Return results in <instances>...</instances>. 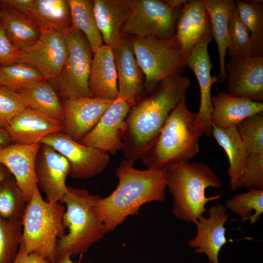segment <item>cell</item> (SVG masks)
I'll use <instances>...</instances> for the list:
<instances>
[{
	"instance_id": "f6af8a7d",
	"label": "cell",
	"mask_w": 263,
	"mask_h": 263,
	"mask_svg": "<svg viewBox=\"0 0 263 263\" xmlns=\"http://www.w3.org/2000/svg\"><path fill=\"white\" fill-rule=\"evenodd\" d=\"M167 3L173 9L183 8L188 0H166Z\"/></svg>"
},
{
	"instance_id": "74e56055",
	"label": "cell",
	"mask_w": 263,
	"mask_h": 263,
	"mask_svg": "<svg viewBox=\"0 0 263 263\" xmlns=\"http://www.w3.org/2000/svg\"><path fill=\"white\" fill-rule=\"evenodd\" d=\"M26 108L17 91L0 86V127L5 129L14 117Z\"/></svg>"
},
{
	"instance_id": "4fadbf2b",
	"label": "cell",
	"mask_w": 263,
	"mask_h": 263,
	"mask_svg": "<svg viewBox=\"0 0 263 263\" xmlns=\"http://www.w3.org/2000/svg\"><path fill=\"white\" fill-rule=\"evenodd\" d=\"M67 160L50 146L41 143L35 163L38 186L46 194L50 203L62 201L67 192L66 179L69 175Z\"/></svg>"
},
{
	"instance_id": "7a4b0ae2",
	"label": "cell",
	"mask_w": 263,
	"mask_h": 263,
	"mask_svg": "<svg viewBox=\"0 0 263 263\" xmlns=\"http://www.w3.org/2000/svg\"><path fill=\"white\" fill-rule=\"evenodd\" d=\"M133 164L126 159L121 162L115 172L118 179L116 188L107 197H101L95 204V212L107 233L114 230L128 216L138 214L144 204L163 202L166 198V170H140Z\"/></svg>"
},
{
	"instance_id": "9c48e42d",
	"label": "cell",
	"mask_w": 263,
	"mask_h": 263,
	"mask_svg": "<svg viewBox=\"0 0 263 263\" xmlns=\"http://www.w3.org/2000/svg\"><path fill=\"white\" fill-rule=\"evenodd\" d=\"M182 8L173 9L166 0H133L132 12L122 27V34L171 39Z\"/></svg>"
},
{
	"instance_id": "603a6c76",
	"label": "cell",
	"mask_w": 263,
	"mask_h": 263,
	"mask_svg": "<svg viewBox=\"0 0 263 263\" xmlns=\"http://www.w3.org/2000/svg\"><path fill=\"white\" fill-rule=\"evenodd\" d=\"M94 14L104 44L114 47L132 12L133 0H93Z\"/></svg>"
},
{
	"instance_id": "ab89813d",
	"label": "cell",
	"mask_w": 263,
	"mask_h": 263,
	"mask_svg": "<svg viewBox=\"0 0 263 263\" xmlns=\"http://www.w3.org/2000/svg\"><path fill=\"white\" fill-rule=\"evenodd\" d=\"M19 53L8 39L0 21V66L16 63Z\"/></svg>"
},
{
	"instance_id": "7dc6e473",
	"label": "cell",
	"mask_w": 263,
	"mask_h": 263,
	"mask_svg": "<svg viewBox=\"0 0 263 263\" xmlns=\"http://www.w3.org/2000/svg\"><path fill=\"white\" fill-rule=\"evenodd\" d=\"M0 86H4V80L1 76L0 75Z\"/></svg>"
},
{
	"instance_id": "7bdbcfd3",
	"label": "cell",
	"mask_w": 263,
	"mask_h": 263,
	"mask_svg": "<svg viewBox=\"0 0 263 263\" xmlns=\"http://www.w3.org/2000/svg\"><path fill=\"white\" fill-rule=\"evenodd\" d=\"M13 181L15 180L11 172L6 167L0 164V186Z\"/></svg>"
},
{
	"instance_id": "d6a6232c",
	"label": "cell",
	"mask_w": 263,
	"mask_h": 263,
	"mask_svg": "<svg viewBox=\"0 0 263 263\" xmlns=\"http://www.w3.org/2000/svg\"><path fill=\"white\" fill-rule=\"evenodd\" d=\"M227 50L233 60L253 56L250 32L241 21L235 7L229 22Z\"/></svg>"
},
{
	"instance_id": "8fae6325",
	"label": "cell",
	"mask_w": 263,
	"mask_h": 263,
	"mask_svg": "<svg viewBox=\"0 0 263 263\" xmlns=\"http://www.w3.org/2000/svg\"><path fill=\"white\" fill-rule=\"evenodd\" d=\"M68 54L66 35L53 30L46 31L41 32L33 45L19 51L16 63L30 65L39 71L46 80H56Z\"/></svg>"
},
{
	"instance_id": "6da1fadb",
	"label": "cell",
	"mask_w": 263,
	"mask_h": 263,
	"mask_svg": "<svg viewBox=\"0 0 263 263\" xmlns=\"http://www.w3.org/2000/svg\"><path fill=\"white\" fill-rule=\"evenodd\" d=\"M190 85L189 78L181 74L167 77L131 108L122 136V151L126 160L134 163L148 153Z\"/></svg>"
},
{
	"instance_id": "4dcf8cb0",
	"label": "cell",
	"mask_w": 263,
	"mask_h": 263,
	"mask_svg": "<svg viewBox=\"0 0 263 263\" xmlns=\"http://www.w3.org/2000/svg\"><path fill=\"white\" fill-rule=\"evenodd\" d=\"M67 0L74 27L85 36L94 54L104 43L95 19L93 0Z\"/></svg>"
},
{
	"instance_id": "cb8c5ba5",
	"label": "cell",
	"mask_w": 263,
	"mask_h": 263,
	"mask_svg": "<svg viewBox=\"0 0 263 263\" xmlns=\"http://www.w3.org/2000/svg\"><path fill=\"white\" fill-rule=\"evenodd\" d=\"M211 124L223 128L237 126L253 115L263 112V103L234 96L225 91L211 97Z\"/></svg>"
},
{
	"instance_id": "52a82bcc",
	"label": "cell",
	"mask_w": 263,
	"mask_h": 263,
	"mask_svg": "<svg viewBox=\"0 0 263 263\" xmlns=\"http://www.w3.org/2000/svg\"><path fill=\"white\" fill-rule=\"evenodd\" d=\"M129 37L145 76L144 94L153 91L163 79L181 74L187 67V57L174 38L163 40L153 37Z\"/></svg>"
},
{
	"instance_id": "f1b7e54d",
	"label": "cell",
	"mask_w": 263,
	"mask_h": 263,
	"mask_svg": "<svg viewBox=\"0 0 263 263\" xmlns=\"http://www.w3.org/2000/svg\"><path fill=\"white\" fill-rule=\"evenodd\" d=\"M17 92L27 108L52 119L63 122L61 101L48 80L44 79Z\"/></svg>"
},
{
	"instance_id": "ba28073f",
	"label": "cell",
	"mask_w": 263,
	"mask_h": 263,
	"mask_svg": "<svg viewBox=\"0 0 263 263\" xmlns=\"http://www.w3.org/2000/svg\"><path fill=\"white\" fill-rule=\"evenodd\" d=\"M68 54L56 81L62 101L92 97L89 78L94 53L85 36L75 27L66 35Z\"/></svg>"
},
{
	"instance_id": "bcb514c9",
	"label": "cell",
	"mask_w": 263,
	"mask_h": 263,
	"mask_svg": "<svg viewBox=\"0 0 263 263\" xmlns=\"http://www.w3.org/2000/svg\"><path fill=\"white\" fill-rule=\"evenodd\" d=\"M53 263H80V261L78 263L74 262L71 260L70 256L63 255L57 257Z\"/></svg>"
},
{
	"instance_id": "8992f818",
	"label": "cell",
	"mask_w": 263,
	"mask_h": 263,
	"mask_svg": "<svg viewBox=\"0 0 263 263\" xmlns=\"http://www.w3.org/2000/svg\"><path fill=\"white\" fill-rule=\"evenodd\" d=\"M65 207L59 203L48 202L38 186L27 202L21 220L19 245L27 254L35 253L53 263L56 257L58 240L65 234Z\"/></svg>"
},
{
	"instance_id": "3957f363",
	"label": "cell",
	"mask_w": 263,
	"mask_h": 263,
	"mask_svg": "<svg viewBox=\"0 0 263 263\" xmlns=\"http://www.w3.org/2000/svg\"><path fill=\"white\" fill-rule=\"evenodd\" d=\"M166 170L167 187L172 195V212L179 220L195 224L206 212L207 202L220 198L221 194L207 197L206 189L220 188L221 179L213 169L203 162L180 163Z\"/></svg>"
},
{
	"instance_id": "60d3db41",
	"label": "cell",
	"mask_w": 263,
	"mask_h": 263,
	"mask_svg": "<svg viewBox=\"0 0 263 263\" xmlns=\"http://www.w3.org/2000/svg\"><path fill=\"white\" fill-rule=\"evenodd\" d=\"M34 0H0V5L28 15Z\"/></svg>"
},
{
	"instance_id": "7c38bea8",
	"label": "cell",
	"mask_w": 263,
	"mask_h": 263,
	"mask_svg": "<svg viewBox=\"0 0 263 263\" xmlns=\"http://www.w3.org/2000/svg\"><path fill=\"white\" fill-rule=\"evenodd\" d=\"M212 41L211 35L203 37L193 46L186 61L187 67L194 73L197 79L200 93V104L196 113L195 126L207 136L212 135V132L211 87L219 80L218 77L211 74L213 64L208 52V46Z\"/></svg>"
},
{
	"instance_id": "44dd1931",
	"label": "cell",
	"mask_w": 263,
	"mask_h": 263,
	"mask_svg": "<svg viewBox=\"0 0 263 263\" xmlns=\"http://www.w3.org/2000/svg\"><path fill=\"white\" fill-rule=\"evenodd\" d=\"M211 35L210 19L203 0H188L178 19L174 38L187 57L195 44Z\"/></svg>"
},
{
	"instance_id": "484cf974",
	"label": "cell",
	"mask_w": 263,
	"mask_h": 263,
	"mask_svg": "<svg viewBox=\"0 0 263 263\" xmlns=\"http://www.w3.org/2000/svg\"><path fill=\"white\" fill-rule=\"evenodd\" d=\"M28 16L41 32L66 35L74 28L67 0H34Z\"/></svg>"
},
{
	"instance_id": "2e32d148",
	"label": "cell",
	"mask_w": 263,
	"mask_h": 263,
	"mask_svg": "<svg viewBox=\"0 0 263 263\" xmlns=\"http://www.w3.org/2000/svg\"><path fill=\"white\" fill-rule=\"evenodd\" d=\"M112 49L117 75L118 96L127 100L131 108L144 94L145 76L135 56L129 35L122 34Z\"/></svg>"
},
{
	"instance_id": "f35d334b",
	"label": "cell",
	"mask_w": 263,
	"mask_h": 263,
	"mask_svg": "<svg viewBox=\"0 0 263 263\" xmlns=\"http://www.w3.org/2000/svg\"><path fill=\"white\" fill-rule=\"evenodd\" d=\"M243 188L263 189V153L249 154L238 182L237 189Z\"/></svg>"
},
{
	"instance_id": "4316f807",
	"label": "cell",
	"mask_w": 263,
	"mask_h": 263,
	"mask_svg": "<svg viewBox=\"0 0 263 263\" xmlns=\"http://www.w3.org/2000/svg\"><path fill=\"white\" fill-rule=\"evenodd\" d=\"M203 1L210 19L211 36L217 46L220 64L219 80L224 82L226 78L225 57L228 47V25L235 7V0H203Z\"/></svg>"
},
{
	"instance_id": "5b68a950",
	"label": "cell",
	"mask_w": 263,
	"mask_h": 263,
	"mask_svg": "<svg viewBox=\"0 0 263 263\" xmlns=\"http://www.w3.org/2000/svg\"><path fill=\"white\" fill-rule=\"evenodd\" d=\"M67 188L62 201L66 206L63 219L69 232L57 241L56 258L63 255L71 257L82 256L107 233L95 210L96 202L101 196L83 189L70 187Z\"/></svg>"
},
{
	"instance_id": "9a60e30c",
	"label": "cell",
	"mask_w": 263,
	"mask_h": 263,
	"mask_svg": "<svg viewBox=\"0 0 263 263\" xmlns=\"http://www.w3.org/2000/svg\"><path fill=\"white\" fill-rule=\"evenodd\" d=\"M113 102L89 97L61 101L64 113L62 132L79 142L95 127Z\"/></svg>"
},
{
	"instance_id": "5bb4252c",
	"label": "cell",
	"mask_w": 263,
	"mask_h": 263,
	"mask_svg": "<svg viewBox=\"0 0 263 263\" xmlns=\"http://www.w3.org/2000/svg\"><path fill=\"white\" fill-rule=\"evenodd\" d=\"M130 109L128 101L118 96L95 127L79 143L109 154L122 151L125 121Z\"/></svg>"
},
{
	"instance_id": "ffe728a7",
	"label": "cell",
	"mask_w": 263,
	"mask_h": 263,
	"mask_svg": "<svg viewBox=\"0 0 263 263\" xmlns=\"http://www.w3.org/2000/svg\"><path fill=\"white\" fill-rule=\"evenodd\" d=\"M63 128V122L26 108L14 117L5 129L12 143L31 145L40 143L47 136L61 132Z\"/></svg>"
},
{
	"instance_id": "d590c367",
	"label": "cell",
	"mask_w": 263,
	"mask_h": 263,
	"mask_svg": "<svg viewBox=\"0 0 263 263\" xmlns=\"http://www.w3.org/2000/svg\"><path fill=\"white\" fill-rule=\"evenodd\" d=\"M22 233L21 222L0 216V263H12L19 248Z\"/></svg>"
},
{
	"instance_id": "1f68e13d",
	"label": "cell",
	"mask_w": 263,
	"mask_h": 263,
	"mask_svg": "<svg viewBox=\"0 0 263 263\" xmlns=\"http://www.w3.org/2000/svg\"><path fill=\"white\" fill-rule=\"evenodd\" d=\"M225 207L241 220H250V225L254 224L263 213V189L248 188L247 192L228 199Z\"/></svg>"
},
{
	"instance_id": "d4e9b609",
	"label": "cell",
	"mask_w": 263,
	"mask_h": 263,
	"mask_svg": "<svg viewBox=\"0 0 263 263\" xmlns=\"http://www.w3.org/2000/svg\"><path fill=\"white\" fill-rule=\"evenodd\" d=\"M212 135L226 153L229 166V188L237 189L239 179L244 170L249 155L236 126L223 128L212 124Z\"/></svg>"
},
{
	"instance_id": "f546056e",
	"label": "cell",
	"mask_w": 263,
	"mask_h": 263,
	"mask_svg": "<svg viewBox=\"0 0 263 263\" xmlns=\"http://www.w3.org/2000/svg\"><path fill=\"white\" fill-rule=\"evenodd\" d=\"M239 18L250 34L253 56L263 57V1L236 0Z\"/></svg>"
},
{
	"instance_id": "836d02e7",
	"label": "cell",
	"mask_w": 263,
	"mask_h": 263,
	"mask_svg": "<svg viewBox=\"0 0 263 263\" xmlns=\"http://www.w3.org/2000/svg\"><path fill=\"white\" fill-rule=\"evenodd\" d=\"M0 75L4 80L3 86L17 92L45 79L35 67L20 62L0 66Z\"/></svg>"
},
{
	"instance_id": "b9f144b4",
	"label": "cell",
	"mask_w": 263,
	"mask_h": 263,
	"mask_svg": "<svg viewBox=\"0 0 263 263\" xmlns=\"http://www.w3.org/2000/svg\"><path fill=\"white\" fill-rule=\"evenodd\" d=\"M12 263H50L35 253L27 254L22 246L19 245L18 251Z\"/></svg>"
},
{
	"instance_id": "83f0119b",
	"label": "cell",
	"mask_w": 263,
	"mask_h": 263,
	"mask_svg": "<svg viewBox=\"0 0 263 263\" xmlns=\"http://www.w3.org/2000/svg\"><path fill=\"white\" fill-rule=\"evenodd\" d=\"M0 21L13 46L21 51L31 46L41 32L29 17L0 5Z\"/></svg>"
},
{
	"instance_id": "8d00e7d4",
	"label": "cell",
	"mask_w": 263,
	"mask_h": 263,
	"mask_svg": "<svg viewBox=\"0 0 263 263\" xmlns=\"http://www.w3.org/2000/svg\"><path fill=\"white\" fill-rule=\"evenodd\" d=\"M236 126L249 153H263V112L246 118Z\"/></svg>"
},
{
	"instance_id": "e575fe53",
	"label": "cell",
	"mask_w": 263,
	"mask_h": 263,
	"mask_svg": "<svg viewBox=\"0 0 263 263\" xmlns=\"http://www.w3.org/2000/svg\"><path fill=\"white\" fill-rule=\"evenodd\" d=\"M27 202L15 181L0 186V216L21 222Z\"/></svg>"
},
{
	"instance_id": "277c9868",
	"label": "cell",
	"mask_w": 263,
	"mask_h": 263,
	"mask_svg": "<svg viewBox=\"0 0 263 263\" xmlns=\"http://www.w3.org/2000/svg\"><path fill=\"white\" fill-rule=\"evenodd\" d=\"M196 113L190 111L185 97L169 114L160 135L142 159L147 169H166L189 161L199 151V141L204 134L195 126Z\"/></svg>"
},
{
	"instance_id": "d6986e66",
	"label": "cell",
	"mask_w": 263,
	"mask_h": 263,
	"mask_svg": "<svg viewBox=\"0 0 263 263\" xmlns=\"http://www.w3.org/2000/svg\"><path fill=\"white\" fill-rule=\"evenodd\" d=\"M41 143L31 145L11 143L0 148V164L6 167L28 202L37 185L35 163Z\"/></svg>"
},
{
	"instance_id": "30bf717a",
	"label": "cell",
	"mask_w": 263,
	"mask_h": 263,
	"mask_svg": "<svg viewBox=\"0 0 263 263\" xmlns=\"http://www.w3.org/2000/svg\"><path fill=\"white\" fill-rule=\"evenodd\" d=\"M40 143L50 146L67 160L69 175L75 179L94 177L104 170L110 160L109 153L76 142L62 132L47 136Z\"/></svg>"
},
{
	"instance_id": "7402d4cb",
	"label": "cell",
	"mask_w": 263,
	"mask_h": 263,
	"mask_svg": "<svg viewBox=\"0 0 263 263\" xmlns=\"http://www.w3.org/2000/svg\"><path fill=\"white\" fill-rule=\"evenodd\" d=\"M89 86L92 97L108 101L117 98V75L111 46L103 44L94 53Z\"/></svg>"
},
{
	"instance_id": "e0dca14e",
	"label": "cell",
	"mask_w": 263,
	"mask_h": 263,
	"mask_svg": "<svg viewBox=\"0 0 263 263\" xmlns=\"http://www.w3.org/2000/svg\"><path fill=\"white\" fill-rule=\"evenodd\" d=\"M226 208L223 205L217 204L210 207L208 217L202 215L195 225L196 236L188 242V245L194 248L196 254H205L209 263H220L219 254L226 243V228L225 224L228 221Z\"/></svg>"
},
{
	"instance_id": "ac0fdd59",
	"label": "cell",
	"mask_w": 263,
	"mask_h": 263,
	"mask_svg": "<svg viewBox=\"0 0 263 263\" xmlns=\"http://www.w3.org/2000/svg\"><path fill=\"white\" fill-rule=\"evenodd\" d=\"M226 86L230 94L263 101V57L252 56L225 63Z\"/></svg>"
},
{
	"instance_id": "ee69618b",
	"label": "cell",
	"mask_w": 263,
	"mask_h": 263,
	"mask_svg": "<svg viewBox=\"0 0 263 263\" xmlns=\"http://www.w3.org/2000/svg\"><path fill=\"white\" fill-rule=\"evenodd\" d=\"M12 143L10 137L6 130L0 127V148H2Z\"/></svg>"
}]
</instances>
